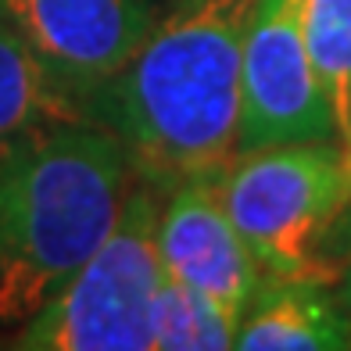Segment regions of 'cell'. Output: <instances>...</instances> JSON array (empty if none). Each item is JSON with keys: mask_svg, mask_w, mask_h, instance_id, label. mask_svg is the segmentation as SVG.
I'll return each mask as SVG.
<instances>
[{"mask_svg": "<svg viewBox=\"0 0 351 351\" xmlns=\"http://www.w3.org/2000/svg\"><path fill=\"white\" fill-rule=\"evenodd\" d=\"M308 54L326 90L337 140H351V0H301Z\"/></svg>", "mask_w": 351, "mask_h": 351, "instance_id": "30bf717a", "label": "cell"}, {"mask_svg": "<svg viewBox=\"0 0 351 351\" xmlns=\"http://www.w3.org/2000/svg\"><path fill=\"white\" fill-rule=\"evenodd\" d=\"M72 119H90L83 101L36 58L19 29L0 19V143Z\"/></svg>", "mask_w": 351, "mask_h": 351, "instance_id": "9c48e42d", "label": "cell"}, {"mask_svg": "<svg viewBox=\"0 0 351 351\" xmlns=\"http://www.w3.org/2000/svg\"><path fill=\"white\" fill-rule=\"evenodd\" d=\"M133 183L122 140L93 119L0 143V326H25L115 230Z\"/></svg>", "mask_w": 351, "mask_h": 351, "instance_id": "7a4b0ae2", "label": "cell"}, {"mask_svg": "<svg viewBox=\"0 0 351 351\" xmlns=\"http://www.w3.org/2000/svg\"><path fill=\"white\" fill-rule=\"evenodd\" d=\"M222 201L265 276L333 283L351 251V176L341 140L237 154Z\"/></svg>", "mask_w": 351, "mask_h": 351, "instance_id": "3957f363", "label": "cell"}, {"mask_svg": "<svg viewBox=\"0 0 351 351\" xmlns=\"http://www.w3.org/2000/svg\"><path fill=\"white\" fill-rule=\"evenodd\" d=\"M158 215V190L133 172L115 230L61 294L19 330L14 344L25 351H154L151 312L165 280Z\"/></svg>", "mask_w": 351, "mask_h": 351, "instance_id": "277c9868", "label": "cell"}, {"mask_svg": "<svg viewBox=\"0 0 351 351\" xmlns=\"http://www.w3.org/2000/svg\"><path fill=\"white\" fill-rule=\"evenodd\" d=\"M348 312H351V273H348Z\"/></svg>", "mask_w": 351, "mask_h": 351, "instance_id": "7c38bea8", "label": "cell"}, {"mask_svg": "<svg viewBox=\"0 0 351 351\" xmlns=\"http://www.w3.org/2000/svg\"><path fill=\"white\" fill-rule=\"evenodd\" d=\"M298 140H337L308 54L301 0H254L244 36L237 154Z\"/></svg>", "mask_w": 351, "mask_h": 351, "instance_id": "5b68a950", "label": "cell"}, {"mask_svg": "<svg viewBox=\"0 0 351 351\" xmlns=\"http://www.w3.org/2000/svg\"><path fill=\"white\" fill-rule=\"evenodd\" d=\"M151 341L154 351H226L237 341V319L180 280L165 276L154 294Z\"/></svg>", "mask_w": 351, "mask_h": 351, "instance_id": "8fae6325", "label": "cell"}, {"mask_svg": "<svg viewBox=\"0 0 351 351\" xmlns=\"http://www.w3.org/2000/svg\"><path fill=\"white\" fill-rule=\"evenodd\" d=\"M254 0H180L115 79L86 97L136 180L169 194L190 180H222L241 136L244 36Z\"/></svg>", "mask_w": 351, "mask_h": 351, "instance_id": "6da1fadb", "label": "cell"}, {"mask_svg": "<svg viewBox=\"0 0 351 351\" xmlns=\"http://www.w3.org/2000/svg\"><path fill=\"white\" fill-rule=\"evenodd\" d=\"M36 58L86 104L158 25L151 0H0Z\"/></svg>", "mask_w": 351, "mask_h": 351, "instance_id": "8992f818", "label": "cell"}, {"mask_svg": "<svg viewBox=\"0 0 351 351\" xmlns=\"http://www.w3.org/2000/svg\"><path fill=\"white\" fill-rule=\"evenodd\" d=\"M158 254L165 276L208 298L237 326L265 280L222 201V180H190L169 190L158 215Z\"/></svg>", "mask_w": 351, "mask_h": 351, "instance_id": "52a82bcc", "label": "cell"}, {"mask_svg": "<svg viewBox=\"0 0 351 351\" xmlns=\"http://www.w3.org/2000/svg\"><path fill=\"white\" fill-rule=\"evenodd\" d=\"M241 351H348L351 312L326 283L265 276L237 326Z\"/></svg>", "mask_w": 351, "mask_h": 351, "instance_id": "ba28073f", "label": "cell"}]
</instances>
